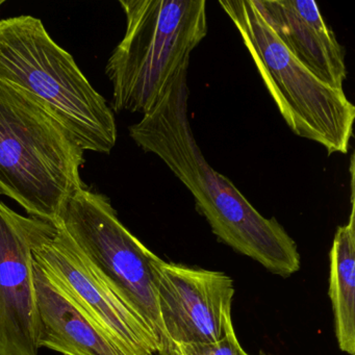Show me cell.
Wrapping results in <instances>:
<instances>
[{"label": "cell", "instance_id": "cell-1", "mask_svg": "<svg viewBox=\"0 0 355 355\" xmlns=\"http://www.w3.org/2000/svg\"><path fill=\"white\" fill-rule=\"evenodd\" d=\"M189 68L182 70L157 105L130 126V138L153 153L188 189L196 209L218 240L282 277L300 269L296 243L275 218H266L205 159L189 116Z\"/></svg>", "mask_w": 355, "mask_h": 355}, {"label": "cell", "instance_id": "cell-2", "mask_svg": "<svg viewBox=\"0 0 355 355\" xmlns=\"http://www.w3.org/2000/svg\"><path fill=\"white\" fill-rule=\"evenodd\" d=\"M85 150L34 96L0 80V193L31 217L57 224L68 199L86 184Z\"/></svg>", "mask_w": 355, "mask_h": 355}, {"label": "cell", "instance_id": "cell-3", "mask_svg": "<svg viewBox=\"0 0 355 355\" xmlns=\"http://www.w3.org/2000/svg\"><path fill=\"white\" fill-rule=\"evenodd\" d=\"M0 80L34 96L85 151L113 150L118 138L114 112L38 18L0 20Z\"/></svg>", "mask_w": 355, "mask_h": 355}, {"label": "cell", "instance_id": "cell-4", "mask_svg": "<svg viewBox=\"0 0 355 355\" xmlns=\"http://www.w3.org/2000/svg\"><path fill=\"white\" fill-rule=\"evenodd\" d=\"M126 17L121 42L107 61L112 111H150L174 78L190 66L207 37L205 0H120Z\"/></svg>", "mask_w": 355, "mask_h": 355}, {"label": "cell", "instance_id": "cell-5", "mask_svg": "<svg viewBox=\"0 0 355 355\" xmlns=\"http://www.w3.org/2000/svg\"><path fill=\"white\" fill-rule=\"evenodd\" d=\"M242 38L259 76L286 125L295 135L322 145L328 155L350 148L355 107L343 89L305 67L263 19L253 0L219 1Z\"/></svg>", "mask_w": 355, "mask_h": 355}, {"label": "cell", "instance_id": "cell-6", "mask_svg": "<svg viewBox=\"0 0 355 355\" xmlns=\"http://www.w3.org/2000/svg\"><path fill=\"white\" fill-rule=\"evenodd\" d=\"M63 228L91 269L148 324L159 355H173L162 324L155 261L159 259L120 221L109 197L83 188L64 205Z\"/></svg>", "mask_w": 355, "mask_h": 355}, {"label": "cell", "instance_id": "cell-7", "mask_svg": "<svg viewBox=\"0 0 355 355\" xmlns=\"http://www.w3.org/2000/svg\"><path fill=\"white\" fill-rule=\"evenodd\" d=\"M57 230L0 200V355H39L33 253Z\"/></svg>", "mask_w": 355, "mask_h": 355}, {"label": "cell", "instance_id": "cell-8", "mask_svg": "<svg viewBox=\"0 0 355 355\" xmlns=\"http://www.w3.org/2000/svg\"><path fill=\"white\" fill-rule=\"evenodd\" d=\"M57 227L35 249V261L122 348L132 355H159V340L146 321L94 273L67 232Z\"/></svg>", "mask_w": 355, "mask_h": 355}, {"label": "cell", "instance_id": "cell-9", "mask_svg": "<svg viewBox=\"0 0 355 355\" xmlns=\"http://www.w3.org/2000/svg\"><path fill=\"white\" fill-rule=\"evenodd\" d=\"M157 299L168 344H207L234 330V282L223 272L157 259Z\"/></svg>", "mask_w": 355, "mask_h": 355}, {"label": "cell", "instance_id": "cell-10", "mask_svg": "<svg viewBox=\"0 0 355 355\" xmlns=\"http://www.w3.org/2000/svg\"><path fill=\"white\" fill-rule=\"evenodd\" d=\"M291 53L329 86L343 89L345 51L313 0H253Z\"/></svg>", "mask_w": 355, "mask_h": 355}, {"label": "cell", "instance_id": "cell-11", "mask_svg": "<svg viewBox=\"0 0 355 355\" xmlns=\"http://www.w3.org/2000/svg\"><path fill=\"white\" fill-rule=\"evenodd\" d=\"M39 347L63 355H132L94 323L34 259Z\"/></svg>", "mask_w": 355, "mask_h": 355}, {"label": "cell", "instance_id": "cell-12", "mask_svg": "<svg viewBox=\"0 0 355 355\" xmlns=\"http://www.w3.org/2000/svg\"><path fill=\"white\" fill-rule=\"evenodd\" d=\"M351 211L349 221L334 234L329 253V298L334 331L340 350L355 354L354 159L351 157Z\"/></svg>", "mask_w": 355, "mask_h": 355}, {"label": "cell", "instance_id": "cell-13", "mask_svg": "<svg viewBox=\"0 0 355 355\" xmlns=\"http://www.w3.org/2000/svg\"><path fill=\"white\" fill-rule=\"evenodd\" d=\"M174 355H250L242 348L234 330L223 338L207 344H180L174 346Z\"/></svg>", "mask_w": 355, "mask_h": 355}, {"label": "cell", "instance_id": "cell-14", "mask_svg": "<svg viewBox=\"0 0 355 355\" xmlns=\"http://www.w3.org/2000/svg\"><path fill=\"white\" fill-rule=\"evenodd\" d=\"M259 355H273V354H268V353L263 352V351H261V352H259Z\"/></svg>", "mask_w": 355, "mask_h": 355}, {"label": "cell", "instance_id": "cell-15", "mask_svg": "<svg viewBox=\"0 0 355 355\" xmlns=\"http://www.w3.org/2000/svg\"><path fill=\"white\" fill-rule=\"evenodd\" d=\"M0 196H1V193H0Z\"/></svg>", "mask_w": 355, "mask_h": 355}]
</instances>
